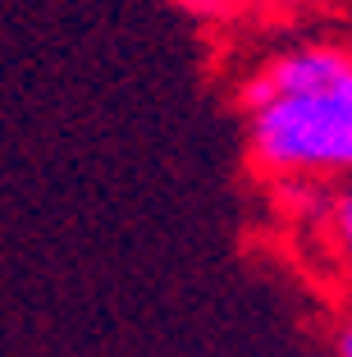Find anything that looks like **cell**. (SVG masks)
Instances as JSON below:
<instances>
[{
	"instance_id": "cell-1",
	"label": "cell",
	"mask_w": 352,
	"mask_h": 357,
	"mask_svg": "<svg viewBox=\"0 0 352 357\" xmlns=\"http://www.w3.org/2000/svg\"><path fill=\"white\" fill-rule=\"evenodd\" d=\"M247 142L270 174H352V55L302 46L247 87Z\"/></svg>"
},
{
	"instance_id": "cell-2",
	"label": "cell",
	"mask_w": 352,
	"mask_h": 357,
	"mask_svg": "<svg viewBox=\"0 0 352 357\" xmlns=\"http://www.w3.org/2000/svg\"><path fill=\"white\" fill-rule=\"evenodd\" d=\"M334 234H339V243H343V257L352 261V192L334 202Z\"/></svg>"
},
{
	"instance_id": "cell-3",
	"label": "cell",
	"mask_w": 352,
	"mask_h": 357,
	"mask_svg": "<svg viewBox=\"0 0 352 357\" xmlns=\"http://www.w3.org/2000/svg\"><path fill=\"white\" fill-rule=\"evenodd\" d=\"M334 348H339V357H352V326H343V330H339Z\"/></svg>"
},
{
	"instance_id": "cell-4",
	"label": "cell",
	"mask_w": 352,
	"mask_h": 357,
	"mask_svg": "<svg viewBox=\"0 0 352 357\" xmlns=\"http://www.w3.org/2000/svg\"><path fill=\"white\" fill-rule=\"evenodd\" d=\"M266 5H289V0H266Z\"/></svg>"
}]
</instances>
